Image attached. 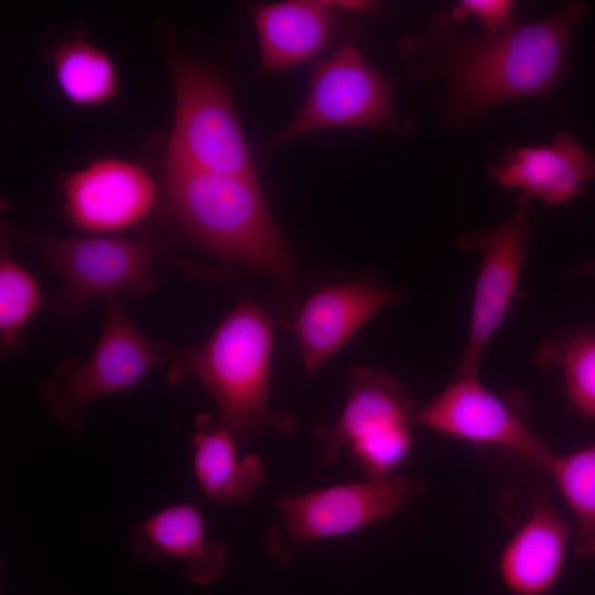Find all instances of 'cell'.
I'll return each mask as SVG.
<instances>
[{
    "instance_id": "obj_13",
    "label": "cell",
    "mask_w": 595,
    "mask_h": 595,
    "mask_svg": "<svg viewBox=\"0 0 595 595\" xmlns=\"http://www.w3.org/2000/svg\"><path fill=\"white\" fill-rule=\"evenodd\" d=\"M67 212L76 227L112 231L144 218L155 202L151 176L137 164L107 159L69 174L63 183Z\"/></svg>"
},
{
    "instance_id": "obj_25",
    "label": "cell",
    "mask_w": 595,
    "mask_h": 595,
    "mask_svg": "<svg viewBox=\"0 0 595 595\" xmlns=\"http://www.w3.org/2000/svg\"><path fill=\"white\" fill-rule=\"evenodd\" d=\"M573 275H595V261L581 262L572 272Z\"/></svg>"
},
{
    "instance_id": "obj_23",
    "label": "cell",
    "mask_w": 595,
    "mask_h": 595,
    "mask_svg": "<svg viewBox=\"0 0 595 595\" xmlns=\"http://www.w3.org/2000/svg\"><path fill=\"white\" fill-rule=\"evenodd\" d=\"M413 448L412 426H403L350 445L356 465L369 479H385L404 464Z\"/></svg>"
},
{
    "instance_id": "obj_8",
    "label": "cell",
    "mask_w": 595,
    "mask_h": 595,
    "mask_svg": "<svg viewBox=\"0 0 595 595\" xmlns=\"http://www.w3.org/2000/svg\"><path fill=\"white\" fill-rule=\"evenodd\" d=\"M108 302L107 318L90 357L84 365L66 363L56 377L39 388L48 411L69 430L84 426L90 402L127 390L152 368L166 365L164 344L148 340L118 300Z\"/></svg>"
},
{
    "instance_id": "obj_3",
    "label": "cell",
    "mask_w": 595,
    "mask_h": 595,
    "mask_svg": "<svg viewBox=\"0 0 595 595\" xmlns=\"http://www.w3.org/2000/svg\"><path fill=\"white\" fill-rule=\"evenodd\" d=\"M165 185L174 220L196 242L292 291V255L257 176L166 167Z\"/></svg>"
},
{
    "instance_id": "obj_7",
    "label": "cell",
    "mask_w": 595,
    "mask_h": 595,
    "mask_svg": "<svg viewBox=\"0 0 595 595\" xmlns=\"http://www.w3.org/2000/svg\"><path fill=\"white\" fill-rule=\"evenodd\" d=\"M30 245L62 278L63 286L51 306L64 314L83 311L98 296L138 298L154 288L152 267L162 244H142L120 237L58 238L25 236Z\"/></svg>"
},
{
    "instance_id": "obj_21",
    "label": "cell",
    "mask_w": 595,
    "mask_h": 595,
    "mask_svg": "<svg viewBox=\"0 0 595 595\" xmlns=\"http://www.w3.org/2000/svg\"><path fill=\"white\" fill-rule=\"evenodd\" d=\"M58 86L71 101L99 105L117 90V72L111 60L97 47L83 42L62 44L54 55Z\"/></svg>"
},
{
    "instance_id": "obj_10",
    "label": "cell",
    "mask_w": 595,
    "mask_h": 595,
    "mask_svg": "<svg viewBox=\"0 0 595 595\" xmlns=\"http://www.w3.org/2000/svg\"><path fill=\"white\" fill-rule=\"evenodd\" d=\"M414 423L477 445L500 446L545 470L554 454L522 413L482 385L478 375L455 374L437 397L415 412Z\"/></svg>"
},
{
    "instance_id": "obj_1",
    "label": "cell",
    "mask_w": 595,
    "mask_h": 595,
    "mask_svg": "<svg viewBox=\"0 0 595 595\" xmlns=\"http://www.w3.org/2000/svg\"><path fill=\"white\" fill-rule=\"evenodd\" d=\"M586 10L572 1L538 21L497 34L464 35L439 13L423 34H407L398 50L405 71L446 86V120L464 125L498 104L545 96L561 82L573 31Z\"/></svg>"
},
{
    "instance_id": "obj_18",
    "label": "cell",
    "mask_w": 595,
    "mask_h": 595,
    "mask_svg": "<svg viewBox=\"0 0 595 595\" xmlns=\"http://www.w3.org/2000/svg\"><path fill=\"white\" fill-rule=\"evenodd\" d=\"M204 426L193 435V473L206 497L217 504L249 500L266 479L261 459L249 454L239 457L232 435L205 415Z\"/></svg>"
},
{
    "instance_id": "obj_6",
    "label": "cell",
    "mask_w": 595,
    "mask_h": 595,
    "mask_svg": "<svg viewBox=\"0 0 595 595\" xmlns=\"http://www.w3.org/2000/svg\"><path fill=\"white\" fill-rule=\"evenodd\" d=\"M378 128L401 131L393 85L347 40L313 64L305 100L269 142L274 149L326 129Z\"/></svg>"
},
{
    "instance_id": "obj_14",
    "label": "cell",
    "mask_w": 595,
    "mask_h": 595,
    "mask_svg": "<svg viewBox=\"0 0 595 595\" xmlns=\"http://www.w3.org/2000/svg\"><path fill=\"white\" fill-rule=\"evenodd\" d=\"M415 412L411 398L393 376L370 367H351L347 400L339 419L314 429L323 462L334 463L357 441L412 426Z\"/></svg>"
},
{
    "instance_id": "obj_11",
    "label": "cell",
    "mask_w": 595,
    "mask_h": 595,
    "mask_svg": "<svg viewBox=\"0 0 595 595\" xmlns=\"http://www.w3.org/2000/svg\"><path fill=\"white\" fill-rule=\"evenodd\" d=\"M259 41L260 71L272 73L307 62L357 28L329 0H289L249 6Z\"/></svg>"
},
{
    "instance_id": "obj_4",
    "label": "cell",
    "mask_w": 595,
    "mask_h": 595,
    "mask_svg": "<svg viewBox=\"0 0 595 595\" xmlns=\"http://www.w3.org/2000/svg\"><path fill=\"white\" fill-rule=\"evenodd\" d=\"M175 113L166 167L257 176L249 144L221 77L171 50Z\"/></svg>"
},
{
    "instance_id": "obj_16",
    "label": "cell",
    "mask_w": 595,
    "mask_h": 595,
    "mask_svg": "<svg viewBox=\"0 0 595 595\" xmlns=\"http://www.w3.org/2000/svg\"><path fill=\"white\" fill-rule=\"evenodd\" d=\"M127 544L149 563L169 558L182 561L186 578L196 584L218 580L227 564L226 545L208 537L201 509L190 502L162 508L129 527Z\"/></svg>"
},
{
    "instance_id": "obj_2",
    "label": "cell",
    "mask_w": 595,
    "mask_h": 595,
    "mask_svg": "<svg viewBox=\"0 0 595 595\" xmlns=\"http://www.w3.org/2000/svg\"><path fill=\"white\" fill-rule=\"evenodd\" d=\"M273 340L267 311L252 299H242L205 342L187 348L164 344L170 381L199 379L218 408L216 422L238 448L258 432L289 437L296 430L293 416L268 405Z\"/></svg>"
},
{
    "instance_id": "obj_12",
    "label": "cell",
    "mask_w": 595,
    "mask_h": 595,
    "mask_svg": "<svg viewBox=\"0 0 595 595\" xmlns=\"http://www.w3.org/2000/svg\"><path fill=\"white\" fill-rule=\"evenodd\" d=\"M397 299L393 289L353 281L321 286L299 307L290 328L310 377L381 309Z\"/></svg>"
},
{
    "instance_id": "obj_5",
    "label": "cell",
    "mask_w": 595,
    "mask_h": 595,
    "mask_svg": "<svg viewBox=\"0 0 595 595\" xmlns=\"http://www.w3.org/2000/svg\"><path fill=\"white\" fill-rule=\"evenodd\" d=\"M423 491L407 476L338 484L300 495H280L281 522L268 528L263 545L278 562H290L313 542L364 529L403 510Z\"/></svg>"
},
{
    "instance_id": "obj_17",
    "label": "cell",
    "mask_w": 595,
    "mask_h": 595,
    "mask_svg": "<svg viewBox=\"0 0 595 595\" xmlns=\"http://www.w3.org/2000/svg\"><path fill=\"white\" fill-rule=\"evenodd\" d=\"M569 522L548 500L537 499L502 551L499 572L516 595H544L556 583L571 540Z\"/></svg>"
},
{
    "instance_id": "obj_15",
    "label": "cell",
    "mask_w": 595,
    "mask_h": 595,
    "mask_svg": "<svg viewBox=\"0 0 595 595\" xmlns=\"http://www.w3.org/2000/svg\"><path fill=\"white\" fill-rule=\"evenodd\" d=\"M488 172L504 187L558 205L580 196L584 184L595 177V155L560 131L547 145L506 149Z\"/></svg>"
},
{
    "instance_id": "obj_19",
    "label": "cell",
    "mask_w": 595,
    "mask_h": 595,
    "mask_svg": "<svg viewBox=\"0 0 595 595\" xmlns=\"http://www.w3.org/2000/svg\"><path fill=\"white\" fill-rule=\"evenodd\" d=\"M536 361L544 370H562L570 404L595 421V331L575 326L556 332L536 351Z\"/></svg>"
},
{
    "instance_id": "obj_24",
    "label": "cell",
    "mask_w": 595,
    "mask_h": 595,
    "mask_svg": "<svg viewBox=\"0 0 595 595\" xmlns=\"http://www.w3.org/2000/svg\"><path fill=\"white\" fill-rule=\"evenodd\" d=\"M516 1L509 0H463L451 12L455 24H461L475 18L484 26V33L497 34L511 30Z\"/></svg>"
},
{
    "instance_id": "obj_20",
    "label": "cell",
    "mask_w": 595,
    "mask_h": 595,
    "mask_svg": "<svg viewBox=\"0 0 595 595\" xmlns=\"http://www.w3.org/2000/svg\"><path fill=\"white\" fill-rule=\"evenodd\" d=\"M547 470L574 515V553L595 558V444L564 455L553 454Z\"/></svg>"
},
{
    "instance_id": "obj_9",
    "label": "cell",
    "mask_w": 595,
    "mask_h": 595,
    "mask_svg": "<svg viewBox=\"0 0 595 595\" xmlns=\"http://www.w3.org/2000/svg\"><path fill=\"white\" fill-rule=\"evenodd\" d=\"M530 198L520 194L511 218L499 226L459 237L463 249H477L480 268L475 284L466 347L455 374L478 375L483 353L516 296L532 223Z\"/></svg>"
},
{
    "instance_id": "obj_22",
    "label": "cell",
    "mask_w": 595,
    "mask_h": 595,
    "mask_svg": "<svg viewBox=\"0 0 595 595\" xmlns=\"http://www.w3.org/2000/svg\"><path fill=\"white\" fill-rule=\"evenodd\" d=\"M42 305L33 275L6 250L0 258V342L3 354L22 349L20 333Z\"/></svg>"
}]
</instances>
